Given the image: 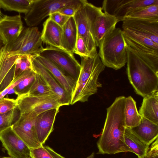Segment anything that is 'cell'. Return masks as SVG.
<instances>
[{"label": "cell", "instance_id": "15", "mask_svg": "<svg viewBox=\"0 0 158 158\" xmlns=\"http://www.w3.org/2000/svg\"><path fill=\"white\" fill-rule=\"evenodd\" d=\"M122 21L123 29L129 28L135 30L158 44V19H125Z\"/></svg>", "mask_w": 158, "mask_h": 158}, {"label": "cell", "instance_id": "29", "mask_svg": "<svg viewBox=\"0 0 158 158\" xmlns=\"http://www.w3.org/2000/svg\"><path fill=\"white\" fill-rule=\"evenodd\" d=\"M20 115V111L17 106L14 109L7 112L0 114V134L15 123Z\"/></svg>", "mask_w": 158, "mask_h": 158}, {"label": "cell", "instance_id": "39", "mask_svg": "<svg viewBox=\"0 0 158 158\" xmlns=\"http://www.w3.org/2000/svg\"><path fill=\"white\" fill-rule=\"evenodd\" d=\"M158 138L153 142L147 150L145 158H158Z\"/></svg>", "mask_w": 158, "mask_h": 158}, {"label": "cell", "instance_id": "2", "mask_svg": "<svg viewBox=\"0 0 158 158\" xmlns=\"http://www.w3.org/2000/svg\"><path fill=\"white\" fill-rule=\"evenodd\" d=\"M127 72L136 93L144 97L158 90V73L127 44Z\"/></svg>", "mask_w": 158, "mask_h": 158}, {"label": "cell", "instance_id": "34", "mask_svg": "<svg viewBox=\"0 0 158 158\" xmlns=\"http://www.w3.org/2000/svg\"><path fill=\"white\" fill-rule=\"evenodd\" d=\"M33 71L32 70L25 71L19 75L7 88L0 93V100L12 90L20 82L25 78L30 75Z\"/></svg>", "mask_w": 158, "mask_h": 158}, {"label": "cell", "instance_id": "42", "mask_svg": "<svg viewBox=\"0 0 158 158\" xmlns=\"http://www.w3.org/2000/svg\"><path fill=\"white\" fill-rule=\"evenodd\" d=\"M94 152L92 153L89 156H88L86 158H94Z\"/></svg>", "mask_w": 158, "mask_h": 158}, {"label": "cell", "instance_id": "3", "mask_svg": "<svg viewBox=\"0 0 158 158\" xmlns=\"http://www.w3.org/2000/svg\"><path fill=\"white\" fill-rule=\"evenodd\" d=\"M81 57L80 71L71 97V105L77 102L88 101L89 97L97 93L98 88L102 87L98 78L105 66L98 53L92 57Z\"/></svg>", "mask_w": 158, "mask_h": 158}, {"label": "cell", "instance_id": "36", "mask_svg": "<svg viewBox=\"0 0 158 158\" xmlns=\"http://www.w3.org/2000/svg\"><path fill=\"white\" fill-rule=\"evenodd\" d=\"M17 106L16 99L4 98L0 100V114L7 112Z\"/></svg>", "mask_w": 158, "mask_h": 158}, {"label": "cell", "instance_id": "37", "mask_svg": "<svg viewBox=\"0 0 158 158\" xmlns=\"http://www.w3.org/2000/svg\"><path fill=\"white\" fill-rule=\"evenodd\" d=\"M31 158H54L43 146L31 149Z\"/></svg>", "mask_w": 158, "mask_h": 158}, {"label": "cell", "instance_id": "6", "mask_svg": "<svg viewBox=\"0 0 158 158\" xmlns=\"http://www.w3.org/2000/svg\"><path fill=\"white\" fill-rule=\"evenodd\" d=\"M37 27H24L15 41L5 45L7 51L13 54L39 55L44 48Z\"/></svg>", "mask_w": 158, "mask_h": 158}, {"label": "cell", "instance_id": "43", "mask_svg": "<svg viewBox=\"0 0 158 158\" xmlns=\"http://www.w3.org/2000/svg\"><path fill=\"white\" fill-rule=\"evenodd\" d=\"M0 158H12L10 156H0Z\"/></svg>", "mask_w": 158, "mask_h": 158}, {"label": "cell", "instance_id": "28", "mask_svg": "<svg viewBox=\"0 0 158 158\" xmlns=\"http://www.w3.org/2000/svg\"><path fill=\"white\" fill-rule=\"evenodd\" d=\"M124 37H126L137 43L155 51H158V44L143 34L131 28L123 29Z\"/></svg>", "mask_w": 158, "mask_h": 158}, {"label": "cell", "instance_id": "38", "mask_svg": "<svg viewBox=\"0 0 158 158\" xmlns=\"http://www.w3.org/2000/svg\"><path fill=\"white\" fill-rule=\"evenodd\" d=\"M49 18L61 27H62L67 22L71 17L62 14L58 12L50 14Z\"/></svg>", "mask_w": 158, "mask_h": 158}, {"label": "cell", "instance_id": "16", "mask_svg": "<svg viewBox=\"0 0 158 158\" xmlns=\"http://www.w3.org/2000/svg\"><path fill=\"white\" fill-rule=\"evenodd\" d=\"M34 56L35 58L52 74L64 89L71 99L77 81L66 74L48 59L40 55H34Z\"/></svg>", "mask_w": 158, "mask_h": 158}, {"label": "cell", "instance_id": "23", "mask_svg": "<svg viewBox=\"0 0 158 158\" xmlns=\"http://www.w3.org/2000/svg\"><path fill=\"white\" fill-rule=\"evenodd\" d=\"M144 97L139 113L140 115L158 125V91Z\"/></svg>", "mask_w": 158, "mask_h": 158}, {"label": "cell", "instance_id": "32", "mask_svg": "<svg viewBox=\"0 0 158 158\" xmlns=\"http://www.w3.org/2000/svg\"><path fill=\"white\" fill-rule=\"evenodd\" d=\"M87 1L86 0H73L71 3L60 9L57 12L69 17L73 16L84 6Z\"/></svg>", "mask_w": 158, "mask_h": 158}, {"label": "cell", "instance_id": "4", "mask_svg": "<svg viewBox=\"0 0 158 158\" xmlns=\"http://www.w3.org/2000/svg\"><path fill=\"white\" fill-rule=\"evenodd\" d=\"M127 44L122 30L115 27L100 42L98 53L102 63L107 67L118 70L127 60Z\"/></svg>", "mask_w": 158, "mask_h": 158}, {"label": "cell", "instance_id": "18", "mask_svg": "<svg viewBox=\"0 0 158 158\" xmlns=\"http://www.w3.org/2000/svg\"><path fill=\"white\" fill-rule=\"evenodd\" d=\"M158 3V0H116L113 15L122 21L124 18L138 8Z\"/></svg>", "mask_w": 158, "mask_h": 158}, {"label": "cell", "instance_id": "44", "mask_svg": "<svg viewBox=\"0 0 158 158\" xmlns=\"http://www.w3.org/2000/svg\"><path fill=\"white\" fill-rule=\"evenodd\" d=\"M0 8H1V7H0V19L1 18L0 17H1V12Z\"/></svg>", "mask_w": 158, "mask_h": 158}, {"label": "cell", "instance_id": "27", "mask_svg": "<svg viewBox=\"0 0 158 158\" xmlns=\"http://www.w3.org/2000/svg\"><path fill=\"white\" fill-rule=\"evenodd\" d=\"M158 19V3L136 9L126 15L123 19Z\"/></svg>", "mask_w": 158, "mask_h": 158}, {"label": "cell", "instance_id": "5", "mask_svg": "<svg viewBox=\"0 0 158 158\" xmlns=\"http://www.w3.org/2000/svg\"><path fill=\"white\" fill-rule=\"evenodd\" d=\"M103 13L101 7L96 6L87 1L73 16L77 35L83 39L93 56L98 53L93 34V24L95 18Z\"/></svg>", "mask_w": 158, "mask_h": 158}, {"label": "cell", "instance_id": "41", "mask_svg": "<svg viewBox=\"0 0 158 158\" xmlns=\"http://www.w3.org/2000/svg\"><path fill=\"white\" fill-rule=\"evenodd\" d=\"M5 45V42L1 35H0V49Z\"/></svg>", "mask_w": 158, "mask_h": 158}, {"label": "cell", "instance_id": "26", "mask_svg": "<svg viewBox=\"0 0 158 158\" xmlns=\"http://www.w3.org/2000/svg\"><path fill=\"white\" fill-rule=\"evenodd\" d=\"M33 0H0V6L4 10L15 11L27 14Z\"/></svg>", "mask_w": 158, "mask_h": 158}, {"label": "cell", "instance_id": "7", "mask_svg": "<svg viewBox=\"0 0 158 158\" xmlns=\"http://www.w3.org/2000/svg\"><path fill=\"white\" fill-rule=\"evenodd\" d=\"M20 114L35 112L37 115L47 110L61 106L57 97L54 94L35 95L26 93L16 99Z\"/></svg>", "mask_w": 158, "mask_h": 158}, {"label": "cell", "instance_id": "21", "mask_svg": "<svg viewBox=\"0 0 158 158\" xmlns=\"http://www.w3.org/2000/svg\"><path fill=\"white\" fill-rule=\"evenodd\" d=\"M62 28L61 49L73 55L77 37V29L73 16L70 18Z\"/></svg>", "mask_w": 158, "mask_h": 158}, {"label": "cell", "instance_id": "30", "mask_svg": "<svg viewBox=\"0 0 158 158\" xmlns=\"http://www.w3.org/2000/svg\"><path fill=\"white\" fill-rule=\"evenodd\" d=\"M27 93L35 95H47L52 93L42 77L36 73L35 80Z\"/></svg>", "mask_w": 158, "mask_h": 158}, {"label": "cell", "instance_id": "24", "mask_svg": "<svg viewBox=\"0 0 158 158\" xmlns=\"http://www.w3.org/2000/svg\"><path fill=\"white\" fill-rule=\"evenodd\" d=\"M124 140L126 145L138 158H145L149 145L147 144L137 136L129 128L126 127Z\"/></svg>", "mask_w": 158, "mask_h": 158}, {"label": "cell", "instance_id": "9", "mask_svg": "<svg viewBox=\"0 0 158 158\" xmlns=\"http://www.w3.org/2000/svg\"><path fill=\"white\" fill-rule=\"evenodd\" d=\"M73 0H33L24 20L29 27L39 25L45 18L71 3Z\"/></svg>", "mask_w": 158, "mask_h": 158}, {"label": "cell", "instance_id": "35", "mask_svg": "<svg viewBox=\"0 0 158 158\" xmlns=\"http://www.w3.org/2000/svg\"><path fill=\"white\" fill-rule=\"evenodd\" d=\"M74 53L79 55L81 57H93L88 50L83 39L78 35Z\"/></svg>", "mask_w": 158, "mask_h": 158}, {"label": "cell", "instance_id": "22", "mask_svg": "<svg viewBox=\"0 0 158 158\" xmlns=\"http://www.w3.org/2000/svg\"><path fill=\"white\" fill-rule=\"evenodd\" d=\"M124 37L127 44L158 73V51L142 45L126 37Z\"/></svg>", "mask_w": 158, "mask_h": 158}, {"label": "cell", "instance_id": "20", "mask_svg": "<svg viewBox=\"0 0 158 158\" xmlns=\"http://www.w3.org/2000/svg\"><path fill=\"white\" fill-rule=\"evenodd\" d=\"M130 128L142 141L149 145L158 138V125L144 117H141L138 125Z\"/></svg>", "mask_w": 158, "mask_h": 158}, {"label": "cell", "instance_id": "33", "mask_svg": "<svg viewBox=\"0 0 158 158\" xmlns=\"http://www.w3.org/2000/svg\"><path fill=\"white\" fill-rule=\"evenodd\" d=\"M35 74L36 73L33 71L30 75L21 81L13 89L14 93L18 96L27 93L35 80Z\"/></svg>", "mask_w": 158, "mask_h": 158}, {"label": "cell", "instance_id": "14", "mask_svg": "<svg viewBox=\"0 0 158 158\" xmlns=\"http://www.w3.org/2000/svg\"><path fill=\"white\" fill-rule=\"evenodd\" d=\"M24 27L20 15H4L0 19V35L5 45L15 41L20 35Z\"/></svg>", "mask_w": 158, "mask_h": 158}, {"label": "cell", "instance_id": "1", "mask_svg": "<svg viewBox=\"0 0 158 158\" xmlns=\"http://www.w3.org/2000/svg\"><path fill=\"white\" fill-rule=\"evenodd\" d=\"M126 97L116 98L107 109V115L101 135L97 143L98 154H113L132 151L124 140L126 126L124 111Z\"/></svg>", "mask_w": 158, "mask_h": 158}, {"label": "cell", "instance_id": "25", "mask_svg": "<svg viewBox=\"0 0 158 158\" xmlns=\"http://www.w3.org/2000/svg\"><path fill=\"white\" fill-rule=\"evenodd\" d=\"M124 115L127 127L131 128L139 124L141 116L138 111L135 102L131 96L126 98Z\"/></svg>", "mask_w": 158, "mask_h": 158}, {"label": "cell", "instance_id": "17", "mask_svg": "<svg viewBox=\"0 0 158 158\" xmlns=\"http://www.w3.org/2000/svg\"><path fill=\"white\" fill-rule=\"evenodd\" d=\"M118 22L114 16L105 12L95 18L93 24V31L97 47L102 40L116 27Z\"/></svg>", "mask_w": 158, "mask_h": 158}, {"label": "cell", "instance_id": "31", "mask_svg": "<svg viewBox=\"0 0 158 158\" xmlns=\"http://www.w3.org/2000/svg\"><path fill=\"white\" fill-rule=\"evenodd\" d=\"M32 70L30 55H18L16 60L15 79L24 72Z\"/></svg>", "mask_w": 158, "mask_h": 158}, {"label": "cell", "instance_id": "40", "mask_svg": "<svg viewBox=\"0 0 158 158\" xmlns=\"http://www.w3.org/2000/svg\"><path fill=\"white\" fill-rule=\"evenodd\" d=\"M44 147L54 158H65L64 156L56 152L50 147L47 146H45Z\"/></svg>", "mask_w": 158, "mask_h": 158}, {"label": "cell", "instance_id": "13", "mask_svg": "<svg viewBox=\"0 0 158 158\" xmlns=\"http://www.w3.org/2000/svg\"><path fill=\"white\" fill-rule=\"evenodd\" d=\"M59 109L47 110L36 117L35 131L38 141L43 145L53 131L54 123Z\"/></svg>", "mask_w": 158, "mask_h": 158}, {"label": "cell", "instance_id": "19", "mask_svg": "<svg viewBox=\"0 0 158 158\" xmlns=\"http://www.w3.org/2000/svg\"><path fill=\"white\" fill-rule=\"evenodd\" d=\"M62 27L54 21L48 18L43 24L41 34L43 42L49 46L61 49V41Z\"/></svg>", "mask_w": 158, "mask_h": 158}, {"label": "cell", "instance_id": "10", "mask_svg": "<svg viewBox=\"0 0 158 158\" xmlns=\"http://www.w3.org/2000/svg\"><path fill=\"white\" fill-rule=\"evenodd\" d=\"M37 115L34 112L20 114L18 119L11 127L18 136L31 149L41 147L35 130Z\"/></svg>", "mask_w": 158, "mask_h": 158}, {"label": "cell", "instance_id": "12", "mask_svg": "<svg viewBox=\"0 0 158 158\" xmlns=\"http://www.w3.org/2000/svg\"><path fill=\"white\" fill-rule=\"evenodd\" d=\"M30 58L32 70L42 77L51 93L57 97L61 106L70 105L71 98L57 81L48 71L35 58L34 55H30Z\"/></svg>", "mask_w": 158, "mask_h": 158}, {"label": "cell", "instance_id": "8", "mask_svg": "<svg viewBox=\"0 0 158 158\" xmlns=\"http://www.w3.org/2000/svg\"><path fill=\"white\" fill-rule=\"evenodd\" d=\"M48 59L77 81L81 68V64L72 55L65 50L48 46L39 55Z\"/></svg>", "mask_w": 158, "mask_h": 158}, {"label": "cell", "instance_id": "11", "mask_svg": "<svg viewBox=\"0 0 158 158\" xmlns=\"http://www.w3.org/2000/svg\"><path fill=\"white\" fill-rule=\"evenodd\" d=\"M0 141L10 157L31 158V149L16 133L11 126L0 134Z\"/></svg>", "mask_w": 158, "mask_h": 158}]
</instances>
